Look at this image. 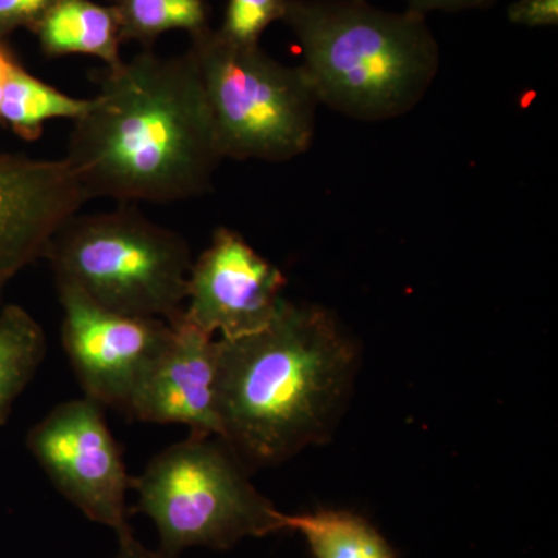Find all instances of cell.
I'll return each mask as SVG.
<instances>
[{"instance_id":"cell-1","label":"cell","mask_w":558,"mask_h":558,"mask_svg":"<svg viewBox=\"0 0 558 558\" xmlns=\"http://www.w3.org/2000/svg\"><path fill=\"white\" fill-rule=\"evenodd\" d=\"M94 105L73 121L65 163L86 199L174 204L204 196L222 156L189 50H143L102 69Z\"/></svg>"},{"instance_id":"cell-2","label":"cell","mask_w":558,"mask_h":558,"mask_svg":"<svg viewBox=\"0 0 558 558\" xmlns=\"http://www.w3.org/2000/svg\"><path fill=\"white\" fill-rule=\"evenodd\" d=\"M357 352L328 311L282 300L266 328L218 340L219 438L248 470L328 439L354 384Z\"/></svg>"},{"instance_id":"cell-3","label":"cell","mask_w":558,"mask_h":558,"mask_svg":"<svg viewBox=\"0 0 558 558\" xmlns=\"http://www.w3.org/2000/svg\"><path fill=\"white\" fill-rule=\"evenodd\" d=\"M281 22L300 44L319 105L349 119L407 116L428 94L440 46L427 16L368 0H286Z\"/></svg>"},{"instance_id":"cell-4","label":"cell","mask_w":558,"mask_h":558,"mask_svg":"<svg viewBox=\"0 0 558 558\" xmlns=\"http://www.w3.org/2000/svg\"><path fill=\"white\" fill-rule=\"evenodd\" d=\"M43 259L54 284L70 286L105 310L178 325L193 266L190 244L132 205L73 215Z\"/></svg>"},{"instance_id":"cell-5","label":"cell","mask_w":558,"mask_h":558,"mask_svg":"<svg viewBox=\"0 0 558 558\" xmlns=\"http://www.w3.org/2000/svg\"><path fill=\"white\" fill-rule=\"evenodd\" d=\"M132 512L153 521L159 554L227 550L244 538L286 531L284 513L253 486L250 470L218 436H193L159 451L132 476Z\"/></svg>"},{"instance_id":"cell-6","label":"cell","mask_w":558,"mask_h":558,"mask_svg":"<svg viewBox=\"0 0 558 558\" xmlns=\"http://www.w3.org/2000/svg\"><path fill=\"white\" fill-rule=\"evenodd\" d=\"M222 159L282 163L310 150L317 94L303 65H286L211 27L190 36Z\"/></svg>"},{"instance_id":"cell-7","label":"cell","mask_w":558,"mask_h":558,"mask_svg":"<svg viewBox=\"0 0 558 558\" xmlns=\"http://www.w3.org/2000/svg\"><path fill=\"white\" fill-rule=\"evenodd\" d=\"M105 413L86 396L65 400L28 429L25 446L62 497L121 538L132 534V476Z\"/></svg>"},{"instance_id":"cell-8","label":"cell","mask_w":558,"mask_h":558,"mask_svg":"<svg viewBox=\"0 0 558 558\" xmlns=\"http://www.w3.org/2000/svg\"><path fill=\"white\" fill-rule=\"evenodd\" d=\"M61 341L84 396L123 413L138 385L168 348L174 326L98 306L80 290L57 286Z\"/></svg>"},{"instance_id":"cell-9","label":"cell","mask_w":558,"mask_h":558,"mask_svg":"<svg viewBox=\"0 0 558 558\" xmlns=\"http://www.w3.org/2000/svg\"><path fill=\"white\" fill-rule=\"evenodd\" d=\"M284 275L238 231L219 227L189 275L183 319L220 339L266 328L282 303Z\"/></svg>"},{"instance_id":"cell-10","label":"cell","mask_w":558,"mask_h":558,"mask_svg":"<svg viewBox=\"0 0 558 558\" xmlns=\"http://www.w3.org/2000/svg\"><path fill=\"white\" fill-rule=\"evenodd\" d=\"M86 202L64 159L0 153V306L10 282L43 259L51 236Z\"/></svg>"},{"instance_id":"cell-11","label":"cell","mask_w":558,"mask_h":558,"mask_svg":"<svg viewBox=\"0 0 558 558\" xmlns=\"http://www.w3.org/2000/svg\"><path fill=\"white\" fill-rule=\"evenodd\" d=\"M123 414L130 421L183 425L190 435L219 438L218 340L180 319Z\"/></svg>"},{"instance_id":"cell-12","label":"cell","mask_w":558,"mask_h":558,"mask_svg":"<svg viewBox=\"0 0 558 558\" xmlns=\"http://www.w3.org/2000/svg\"><path fill=\"white\" fill-rule=\"evenodd\" d=\"M47 58L84 54L105 62L106 69L123 64L119 17L113 7L92 0H60L31 31Z\"/></svg>"},{"instance_id":"cell-13","label":"cell","mask_w":558,"mask_h":558,"mask_svg":"<svg viewBox=\"0 0 558 558\" xmlns=\"http://www.w3.org/2000/svg\"><path fill=\"white\" fill-rule=\"evenodd\" d=\"M94 105V98L65 94L36 78L21 62L11 72L2 105L0 124L24 142H36L51 120H80Z\"/></svg>"},{"instance_id":"cell-14","label":"cell","mask_w":558,"mask_h":558,"mask_svg":"<svg viewBox=\"0 0 558 558\" xmlns=\"http://www.w3.org/2000/svg\"><path fill=\"white\" fill-rule=\"evenodd\" d=\"M47 354L46 330L20 304L0 306V427Z\"/></svg>"},{"instance_id":"cell-15","label":"cell","mask_w":558,"mask_h":558,"mask_svg":"<svg viewBox=\"0 0 558 558\" xmlns=\"http://www.w3.org/2000/svg\"><path fill=\"white\" fill-rule=\"evenodd\" d=\"M284 529L301 532L314 558H396L373 524L347 510L284 513Z\"/></svg>"},{"instance_id":"cell-16","label":"cell","mask_w":558,"mask_h":558,"mask_svg":"<svg viewBox=\"0 0 558 558\" xmlns=\"http://www.w3.org/2000/svg\"><path fill=\"white\" fill-rule=\"evenodd\" d=\"M123 43H138L150 50L165 33L190 36L209 27L205 0H113Z\"/></svg>"},{"instance_id":"cell-17","label":"cell","mask_w":558,"mask_h":558,"mask_svg":"<svg viewBox=\"0 0 558 558\" xmlns=\"http://www.w3.org/2000/svg\"><path fill=\"white\" fill-rule=\"evenodd\" d=\"M286 0H229L219 35L241 46H256L274 22L281 21Z\"/></svg>"},{"instance_id":"cell-18","label":"cell","mask_w":558,"mask_h":558,"mask_svg":"<svg viewBox=\"0 0 558 558\" xmlns=\"http://www.w3.org/2000/svg\"><path fill=\"white\" fill-rule=\"evenodd\" d=\"M57 2L60 0H0V39L20 28L32 31Z\"/></svg>"},{"instance_id":"cell-19","label":"cell","mask_w":558,"mask_h":558,"mask_svg":"<svg viewBox=\"0 0 558 558\" xmlns=\"http://www.w3.org/2000/svg\"><path fill=\"white\" fill-rule=\"evenodd\" d=\"M506 14L510 24L520 27H557L558 0H515Z\"/></svg>"},{"instance_id":"cell-20","label":"cell","mask_w":558,"mask_h":558,"mask_svg":"<svg viewBox=\"0 0 558 558\" xmlns=\"http://www.w3.org/2000/svg\"><path fill=\"white\" fill-rule=\"evenodd\" d=\"M409 10L427 16L433 11L444 13H459V11L487 10L497 3V0H407Z\"/></svg>"},{"instance_id":"cell-21","label":"cell","mask_w":558,"mask_h":558,"mask_svg":"<svg viewBox=\"0 0 558 558\" xmlns=\"http://www.w3.org/2000/svg\"><path fill=\"white\" fill-rule=\"evenodd\" d=\"M117 542H119V549L112 558H165L160 556L159 550L148 549L140 543L134 532L117 538Z\"/></svg>"},{"instance_id":"cell-22","label":"cell","mask_w":558,"mask_h":558,"mask_svg":"<svg viewBox=\"0 0 558 558\" xmlns=\"http://www.w3.org/2000/svg\"><path fill=\"white\" fill-rule=\"evenodd\" d=\"M17 58L14 57L13 51L10 47L0 39V105H2L3 92H5L7 83L13 69L16 68Z\"/></svg>"}]
</instances>
